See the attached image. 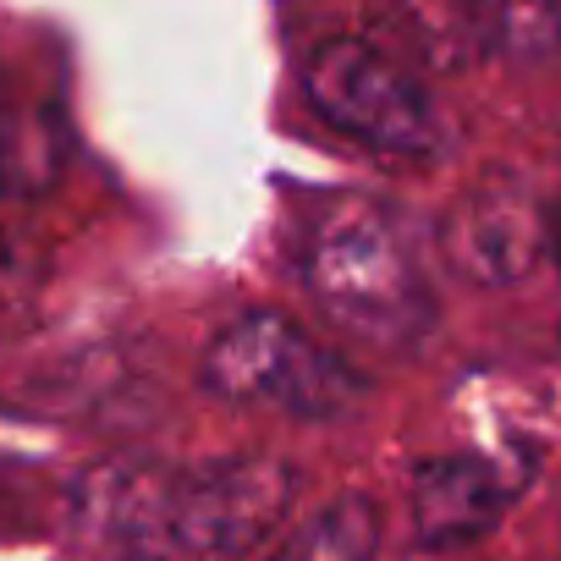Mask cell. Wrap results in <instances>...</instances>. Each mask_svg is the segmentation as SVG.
Instances as JSON below:
<instances>
[{"mask_svg":"<svg viewBox=\"0 0 561 561\" xmlns=\"http://www.w3.org/2000/svg\"><path fill=\"white\" fill-rule=\"evenodd\" d=\"M298 473L275 457L122 462L89 479V528L122 561H231L293 506Z\"/></svg>","mask_w":561,"mask_h":561,"instance_id":"cell-1","label":"cell"},{"mask_svg":"<svg viewBox=\"0 0 561 561\" xmlns=\"http://www.w3.org/2000/svg\"><path fill=\"white\" fill-rule=\"evenodd\" d=\"M314 304L375 347H413L435 325V287L424 270L419 231L391 204H336L304 253Z\"/></svg>","mask_w":561,"mask_h":561,"instance_id":"cell-2","label":"cell"},{"mask_svg":"<svg viewBox=\"0 0 561 561\" xmlns=\"http://www.w3.org/2000/svg\"><path fill=\"white\" fill-rule=\"evenodd\" d=\"M198 380L220 402L287 419H347L369 397V380L342 353H331L275 309H248L220 325L204 347Z\"/></svg>","mask_w":561,"mask_h":561,"instance_id":"cell-3","label":"cell"},{"mask_svg":"<svg viewBox=\"0 0 561 561\" xmlns=\"http://www.w3.org/2000/svg\"><path fill=\"white\" fill-rule=\"evenodd\" d=\"M304 100L353 144L397 160H435L451 149L435 94L369 39H320L304 61Z\"/></svg>","mask_w":561,"mask_h":561,"instance_id":"cell-4","label":"cell"},{"mask_svg":"<svg viewBox=\"0 0 561 561\" xmlns=\"http://www.w3.org/2000/svg\"><path fill=\"white\" fill-rule=\"evenodd\" d=\"M545 242H550V220L534 204V193L512 176H490L484 187H473L446 226L451 264L484 280V287L517 280L539 259Z\"/></svg>","mask_w":561,"mask_h":561,"instance_id":"cell-5","label":"cell"},{"mask_svg":"<svg viewBox=\"0 0 561 561\" xmlns=\"http://www.w3.org/2000/svg\"><path fill=\"white\" fill-rule=\"evenodd\" d=\"M506 512V484L479 457H430L413 473V534L419 545L451 550L484 539Z\"/></svg>","mask_w":561,"mask_h":561,"instance_id":"cell-6","label":"cell"},{"mask_svg":"<svg viewBox=\"0 0 561 561\" xmlns=\"http://www.w3.org/2000/svg\"><path fill=\"white\" fill-rule=\"evenodd\" d=\"M61 165V127L28 105L7 72H0V198H28L56 182Z\"/></svg>","mask_w":561,"mask_h":561,"instance_id":"cell-7","label":"cell"},{"mask_svg":"<svg viewBox=\"0 0 561 561\" xmlns=\"http://www.w3.org/2000/svg\"><path fill=\"white\" fill-rule=\"evenodd\" d=\"M473 39L517 67L561 56V0H462Z\"/></svg>","mask_w":561,"mask_h":561,"instance_id":"cell-8","label":"cell"},{"mask_svg":"<svg viewBox=\"0 0 561 561\" xmlns=\"http://www.w3.org/2000/svg\"><path fill=\"white\" fill-rule=\"evenodd\" d=\"M380 550V512L364 495H336L298 523V534L270 561H375Z\"/></svg>","mask_w":561,"mask_h":561,"instance_id":"cell-9","label":"cell"}]
</instances>
